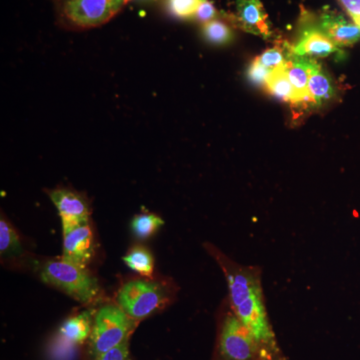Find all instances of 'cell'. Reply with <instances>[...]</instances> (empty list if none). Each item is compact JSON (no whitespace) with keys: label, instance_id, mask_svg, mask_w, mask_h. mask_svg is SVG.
I'll use <instances>...</instances> for the list:
<instances>
[{"label":"cell","instance_id":"cell-24","mask_svg":"<svg viewBox=\"0 0 360 360\" xmlns=\"http://www.w3.org/2000/svg\"><path fill=\"white\" fill-rule=\"evenodd\" d=\"M94 360H131L129 354V340L123 341L122 345L104 352Z\"/></svg>","mask_w":360,"mask_h":360},{"label":"cell","instance_id":"cell-23","mask_svg":"<svg viewBox=\"0 0 360 360\" xmlns=\"http://www.w3.org/2000/svg\"><path fill=\"white\" fill-rule=\"evenodd\" d=\"M217 16H219V13H217L213 4L210 0H202L200 6H198V11H196L194 18L205 25V23L210 22V21L217 20Z\"/></svg>","mask_w":360,"mask_h":360},{"label":"cell","instance_id":"cell-5","mask_svg":"<svg viewBox=\"0 0 360 360\" xmlns=\"http://www.w3.org/2000/svg\"><path fill=\"white\" fill-rule=\"evenodd\" d=\"M137 322L116 303H105L96 310L90 335V354L94 359L129 340Z\"/></svg>","mask_w":360,"mask_h":360},{"label":"cell","instance_id":"cell-25","mask_svg":"<svg viewBox=\"0 0 360 360\" xmlns=\"http://www.w3.org/2000/svg\"><path fill=\"white\" fill-rule=\"evenodd\" d=\"M352 20L360 16V0H338Z\"/></svg>","mask_w":360,"mask_h":360},{"label":"cell","instance_id":"cell-13","mask_svg":"<svg viewBox=\"0 0 360 360\" xmlns=\"http://www.w3.org/2000/svg\"><path fill=\"white\" fill-rule=\"evenodd\" d=\"M336 96V87L328 73L315 63L309 82V98L315 106H321Z\"/></svg>","mask_w":360,"mask_h":360},{"label":"cell","instance_id":"cell-18","mask_svg":"<svg viewBox=\"0 0 360 360\" xmlns=\"http://www.w3.org/2000/svg\"><path fill=\"white\" fill-rule=\"evenodd\" d=\"M165 221L158 215L153 213H141L135 215L131 221V229L134 234L141 240L150 238L155 236Z\"/></svg>","mask_w":360,"mask_h":360},{"label":"cell","instance_id":"cell-19","mask_svg":"<svg viewBox=\"0 0 360 360\" xmlns=\"http://www.w3.org/2000/svg\"><path fill=\"white\" fill-rule=\"evenodd\" d=\"M202 33L205 39L210 44L224 45L233 39V32L226 23L219 20L210 21L202 25Z\"/></svg>","mask_w":360,"mask_h":360},{"label":"cell","instance_id":"cell-10","mask_svg":"<svg viewBox=\"0 0 360 360\" xmlns=\"http://www.w3.org/2000/svg\"><path fill=\"white\" fill-rule=\"evenodd\" d=\"M317 25L338 46H352L360 40L359 26L330 9H323Z\"/></svg>","mask_w":360,"mask_h":360},{"label":"cell","instance_id":"cell-26","mask_svg":"<svg viewBox=\"0 0 360 360\" xmlns=\"http://www.w3.org/2000/svg\"><path fill=\"white\" fill-rule=\"evenodd\" d=\"M352 21H354L355 25L359 26V30H360V16H357V18H354V20H352Z\"/></svg>","mask_w":360,"mask_h":360},{"label":"cell","instance_id":"cell-6","mask_svg":"<svg viewBox=\"0 0 360 360\" xmlns=\"http://www.w3.org/2000/svg\"><path fill=\"white\" fill-rule=\"evenodd\" d=\"M129 0H65L63 15L80 28L101 26L116 15Z\"/></svg>","mask_w":360,"mask_h":360},{"label":"cell","instance_id":"cell-9","mask_svg":"<svg viewBox=\"0 0 360 360\" xmlns=\"http://www.w3.org/2000/svg\"><path fill=\"white\" fill-rule=\"evenodd\" d=\"M300 30V37L292 46V53L297 56H310V58H328L338 54L342 56V51L328 35L326 34L317 23L311 18H307Z\"/></svg>","mask_w":360,"mask_h":360},{"label":"cell","instance_id":"cell-7","mask_svg":"<svg viewBox=\"0 0 360 360\" xmlns=\"http://www.w3.org/2000/svg\"><path fill=\"white\" fill-rule=\"evenodd\" d=\"M49 195L58 208L63 229L89 222L90 208L84 194L72 189L58 187L49 191Z\"/></svg>","mask_w":360,"mask_h":360},{"label":"cell","instance_id":"cell-20","mask_svg":"<svg viewBox=\"0 0 360 360\" xmlns=\"http://www.w3.org/2000/svg\"><path fill=\"white\" fill-rule=\"evenodd\" d=\"M292 56V46H290L285 42L283 45H276L272 49H267L262 56H258V58L262 65L272 70L286 65Z\"/></svg>","mask_w":360,"mask_h":360},{"label":"cell","instance_id":"cell-21","mask_svg":"<svg viewBox=\"0 0 360 360\" xmlns=\"http://www.w3.org/2000/svg\"><path fill=\"white\" fill-rule=\"evenodd\" d=\"M202 0H167V8L172 15L181 20L194 18Z\"/></svg>","mask_w":360,"mask_h":360},{"label":"cell","instance_id":"cell-15","mask_svg":"<svg viewBox=\"0 0 360 360\" xmlns=\"http://www.w3.org/2000/svg\"><path fill=\"white\" fill-rule=\"evenodd\" d=\"M265 89L271 96L283 101L295 104V94L290 84L286 65L279 66L270 71L264 84Z\"/></svg>","mask_w":360,"mask_h":360},{"label":"cell","instance_id":"cell-1","mask_svg":"<svg viewBox=\"0 0 360 360\" xmlns=\"http://www.w3.org/2000/svg\"><path fill=\"white\" fill-rule=\"evenodd\" d=\"M203 246L224 272L227 300L257 342L262 360H285L267 311L262 267L238 264L212 243H205Z\"/></svg>","mask_w":360,"mask_h":360},{"label":"cell","instance_id":"cell-14","mask_svg":"<svg viewBox=\"0 0 360 360\" xmlns=\"http://www.w3.org/2000/svg\"><path fill=\"white\" fill-rule=\"evenodd\" d=\"M91 314L89 311L71 316L59 328V335L68 345H80L90 338L92 331Z\"/></svg>","mask_w":360,"mask_h":360},{"label":"cell","instance_id":"cell-2","mask_svg":"<svg viewBox=\"0 0 360 360\" xmlns=\"http://www.w3.org/2000/svg\"><path fill=\"white\" fill-rule=\"evenodd\" d=\"M35 271L44 283L58 288L77 302L89 304L96 302L101 292L98 281L86 267L65 260H44Z\"/></svg>","mask_w":360,"mask_h":360},{"label":"cell","instance_id":"cell-11","mask_svg":"<svg viewBox=\"0 0 360 360\" xmlns=\"http://www.w3.org/2000/svg\"><path fill=\"white\" fill-rule=\"evenodd\" d=\"M234 22L246 32L265 39L271 37L269 18L260 0H238Z\"/></svg>","mask_w":360,"mask_h":360},{"label":"cell","instance_id":"cell-22","mask_svg":"<svg viewBox=\"0 0 360 360\" xmlns=\"http://www.w3.org/2000/svg\"><path fill=\"white\" fill-rule=\"evenodd\" d=\"M269 68L262 65L260 63L259 58H257L251 63L250 68L248 71V77L251 82L257 85H264L266 82L267 77H269L270 73Z\"/></svg>","mask_w":360,"mask_h":360},{"label":"cell","instance_id":"cell-8","mask_svg":"<svg viewBox=\"0 0 360 360\" xmlns=\"http://www.w3.org/2000/svg\"><path fill=\"white\" fill-rule=\"evenodd\" d=\"M96 253L94 231L89 222L63 229L61 259L86 267Z\"/></svg>","mask_w":360,"mask_h":360},{"label":"cell","instance_id":"cell-16","mask_svg":"<svg viewBox=\"0 0 360 360\" xmlns=\"http://www.w3.org/2000/svg\"><path fill=\"white\" fill-rule=\"evenodd\" d=\"M23 248L18 231L4 217L0 219V255L1 259L13 260L22 257Z\"/></svg>","mask_w":360,"mask_h":360},{"label":"cell","instance_id":"cell-12","mask_svg":"<svg viewBox=\"0 0 360 360\" xmlns=\"http://www.w3.org/2000/svg\"><path fill=\"white\" fill-rule=\"evenodd\" d=\"M316 61L314 59L297 56L293 54L286 63L288 78L295 94V104L309 99V82L310 75Z\"/></svg>","mask_w":360,"mask_h":360},{"label":"cell","instance_id":"cell-17","mask_svg":"<svg viewBox=\"0 0 360 360\" xmlns=\"http://www.w3.org/2000/svg\"><path fill=\"white\" fill-rule=\"evenodd\" d=\"M123 262L132 271L136 272L142 277L153 278L155 272V258L153 253L142 245L132 248L125 257Z\"/></svg>","mask_w":360,"mask_h":360},{"label":"cell","instance_id":"cell-3","mask_svg":"<svg viewBox=\"0 0 360 360\" xmlns=\"http://www.w3.org/2000/svg\"><path fill=\"white\" fill-rule=\"evenodd\" d=\"M174 297V288L153 278L132 279L116 293L115 303L134 321L139 322L165 309Z\"/></svg>","mask_w":360,"mask_h":360},{"label":"cell","instance_id":"cell-4","mask_svg":"<svg viewBox=\"0 0 360 360\" xmlns=\"http://www.w3.org/2000/svg\"><path fill=\"white\" fill-rule=\"evenodd\" d=\"M217 330L213 360H262L259 347L234 314L227 298L220 305Z\"/></svg>","mask_w":360,"mask_h":360}]
</instances>
